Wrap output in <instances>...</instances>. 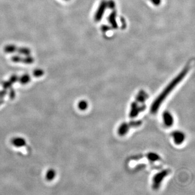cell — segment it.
Here are the masks:
<instances>
[{"label": "cell", "mask_w": 195, "mask_h": 195, "mask_svg": "<svg viewBox=\"0 0 195 195\" xmlns=\"http://www.w3.org/2000/svg\"><path fill=\"white\" fill-rule=\"evenodd\" d=\"M172 136L174 139V142L177 144H181L184 140V134L179 131L175 132L172 134Z\"/></svg>", "instance_id": "obj_3"}, {"label": "cell", "mask_w": 195, "mask_h": 195, "mask_svg": "<svg viewBox=\"0 0 195 195\" xmlns=\"http://www.w3.org/2000/svg\"><path fill=\"white\" fill-rule=\"evenodd\" d=\"M152 1L155 5H158L160 2V0H152Z\"/></svg>", "instance_id": "obj_19"}, {"label": "cell", "mask_w": 195, "mask_h": 195, "mask_svg": "<svg viewBox=\"0 0 195 195\" xmlns=\"http://www.w3.org/2000/svg\"><path fill=\"white\" fill-rule=\"evenodd\" d=\"M109 20L110 24L112 26V27L114 28H117L118 27V24L116 22V13L115 11L113 12L110 15Z\"/></svg>", "instance_id": "obj_8"}, {"label": "cell", "mask_w": 195, "mask_h": 195, "mask_svg": "<svg viewBox=\"0 0 195 195\" xmlns=\"http://www.w3.org/2000/svg\"><path fill=\"white\" fill-rule=\"evenodd\" d=\"M19 81L21 83L24 85L30 82V75L28 74H24L19 78Z\"/></svg>", "instance_id": "obj_9"}, {"label": "cell", "mask_w": 195, "mask_h": 195, "mask_svg": "<svg viewBox=\"0 0 195 195\" xmlns=\"http://www.w3.org/2000/svg\"><path fill=\"white\" fill-rule=\"evenodd\" d=\"M19 77L16 75H13L9 79V81H11V83H16V81H17L19 80Z\"/></svg>", "instance_id": "obj_16"}, {"label": "cell", "mask_w": 195, "mask_h": 195, "mask_svg": "<svg viewBox=\"0 0 195 195\" xmlns=\"http://www.w3.org/2000/svg\"><path fill=\"white\" fill-rule=\"evenodd\" d=\"M64 1H69V0H64Z\"/></svg>", "instance_id": "obj_21"}, {"label": "cell", "mask_w": 195, "mask_h": 195, "mask_svg": "<svg viewBox=\"0 0 195 195\" xmlns=\"http://www.w3.org/2000/svg\"><path fill=\"white\" fill-rule=\"evenodd\" d=\"M33 74L35 77H40L44 74V71L41 69H36L33 71Z\"/></svg>", "instance_id": "obj_12"}, {"label": "cell", "mask_w": 195, "mask_h": 195, "mask_svg": "<svg viewBox=\"0 0 195 195\" xmlns=\"http://www.w3.org/2000/svg\"><path fill=\"white\" fill-rule=\"evenodd\" d=\"M55 176V172L54 170H49L46 174V179L48 181H52Z\"/></svg>", "instance_id": "obj_11"}, {"label": "cell", "mask_w": 195, "mask_h": 195, "mask_svg": "<svg viewBox=\"0 0 195 195\" xmlns=\"http://www.w3.org/2000/svg\"><path fill=\"white\" fill-rule=\"evenodd\" d=\"M12 83H11V81L9 80V81H5V82H3L2 83V86L3 87L4 89L5 90H7L9 88H11V85H12Z\"/></svg>", "instance_id": "obj_15"}, {"label": "cell", "mask_w": 195, "mask_h": 195, "mask_svg": "<svg viewBox=\"0 0 195 195\" xmlns=\"http://www.w3.org/2000/svg\"><path fill=\"white\" fill-rule=\"evenodd\" d=\"M164 123L167 126H171L174 123V118L170 112H165L163 114Z\"/></svg>", "instance_id": "obj_4"}, {"label": "cell", "mask_w": 195, "mask_h": 195, "mask_svg": "<svg viewBox=\"0 0 195 195\" xmlns=\"http://www.w3.org/2000/svg\"><path fill=\"white\" fill-rule=\"evenodd\" d=\"M17 47L13 45H8L4 47V52L6 53H13L17 51Z\"/></svg>", "instance_id": "obj_6"}, {"label": "cell", "mask_w": 195, "mask_h": 195, "mask_svg": "<svg viewBox=\"0 0 195 195\" xmlns=\"http://www.w3.org/2000/svg\"><path fill=\"white\" fill-rule=\"evenodd\" d=\"M87 106H88L87 103L85 101H81L79 103V105H78V107L81 110H86V108L87 107Z\"/></svg>", "instance_id": "obj_13"}, {"label": "cell", "mask_w": 195, "mask_h": 195, "mask_svg": "<svg viewBox=\"0 0 195 195\" xmlns=\"http://www.w3.org/2000/svg\"><path fill=\"white\" fill-rule=\"evenodd\" d=\"M16 52L20 54H22L26 56L30 55L31 53L30 49L27 47H17Z\"/></svg>", "instance_id": "obj_7"}, {"label": "cell", "mask_w": 195, "mask_h": 195, "mask_svg": "<svg viewBox=\"0 0 195 195\" xmlns=\"http://www.w3.org/2000/svg\"><path fill=\"white\" fill-rule=\"evenodd\" d=\"M7 94V90L4 89L2 91H0V99H2L4 96Z\"/></svg>", "instance_id": "obj_18"}, {"label": "cell", "mask_w": 195, "mask_h": 195, "mask_svg": "<svg viewBox=\"0 0 195 195\" xmlns=\"http://www.w3.org/2000/svg\"><path fill=\"white\" fill-rule=\"evenodd\" d=\"M21 57L18 56V55H14V56H11V60L14 62H21Z\"/></svg>", "instance_id": "obj_14"}, {"label": "cell", "mask_w": 195, "mask_h": 195, "mask_svg": "<svg viewBox=\"0 0 195 195\" xmlns=\"http://www.w3.org/2000/svg\"><path fill=\"white\" fill-rule=\"evenodd\" d=\"M11 143L16 147L24 146L26 144V140L21 138H15L11 140Z\"/></svg>", "instance_id": "obj_5"}, {"label": "cell", "mask_w": 195, "mask_h": 195, "mask_svg": "<svg viewBox=\"0 0 195 195\" xmlns=\"http://www.w3.org/2000/svg\"><path fill=\"white\" fill-rule=\"evenodd\" d=\"M107 7V3L105 0H102L99 4L98 9L94 15V21L98 22L100 21L102 18V16L105 14V11Z\"/></svg>", "instance_id": "obj_2"}, {"label": "cell", "mask_w": 195, "mask_h": 195, "mask_svg": "<svg viewBox=\"0 0 195 195\" xmlns=\"http://www.w3.org/2000/svg\"><path fill=\"white\" fill-rule=\"evenodd\" d=\"M4 102H3V100H0V105L2 104H3Z\"/></svg>", "instance_id": "obj_20"}, {"label": "cell", "mask_w": 195, "mask_h": 195, "mask_svg": "<svg viewBox=\"0 0 195 195\" xmlns=\"http://www.w3.org/2000/svg\"><path fill=\"white\" fill-rule=\"evenodd\" d=\"M189 68L187 67H185L179 73V74L177 75L170 83L166 86L165 88L162 91V92L159 95V96L155 99V100L153 102V105L151 107V112L153 113H155L159 110V108L160 105L163 103L164 100L168 96V94L171 93L174 88L176 87L178 84L182 81L185 77L187 75L189 72Z\"/></svg>", "instance_id": "obj_1"}, {"label": "cell", "mask_w": 195, "mask_h": 195, "mask_svg": "<svg viewBox=\"0 0 195 195\" xmlns=\"http://www.w3.org/2000/svg\"><path fill=\"white\" fill-rule=\"evenodd\" d=\"M34 62V59L32 56L28 55L25 58H22L21 62L24 63L26 64H32Z\"/></svg>", "instance_id": "obj_10"}, {"label": "cell", "mask_w": 195, "mask_h": 195, "mask_svg": "<svg viewBox=\"0 0 195 195\" xmlns=\"http://www.w3.org/2000/svg\"><path fill=\"white\" fill-rule=\"evenodd\" d=\"M9 97H10L11 99H13L15 98V91L14 90L13 88H11L10 91H9Z\"/></svg>", "instance_id": "obj_17"}]
</instances>
